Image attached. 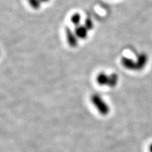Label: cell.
I'll return each instance as SVG.
<instances>
[{"mask_svg": "<svg viewBox=\"0 0 152 152\" xmlns=\"http://www.w3.org/2000/svg\"><path fill=\"white\" fill-rule=\"evenodd\" d=\"M91 102L94 107L97 109L101 115H108L110 111L109 106L107 104L104 102L99 95L97 94H94L91 96Z\"/></svg>", "mask_w": 152, "mask_h": 152, "instance_id": "cell-1", "label": "cell"}, {"mask_svg": "<svg viewBox=\"0 0 152 152\" xmlns=\"http://www.w3.org/2000/svg\"><path fill=\"white\" fill-rule=\"evenodd\" d=\"M66 37L70 47L75 48L77 46V45H78L77 37L76 36L75 33H73V30L68 27L66 28Z\"/></svg>", "mask_w": 152, "mask_h": 152, "instance_id": "cell-2", "label": "cell"}, {"mask_svg": "<svg viewBox=\"0 0 152 152\" xmlns=\"http://www.w3.org/2000/svg\"><path fill=\"white\" fill-rule=\"evenodd\" d=\"M121 64L124 68L130 71H137V63L134 60L131 59L128 57H123L121 58Z\"/></svg>", "mask_w": 152, "mask_h": 152, "instance_id": "cell-3", "label": "cell"}, {"mask_svg": "<svg viewBox=\"0 0 152 152\" xmlns=\"http://www.w3.org/2000/svg\"><path fill=\"white\" fill-rule=\"evenodd\" d=\"M75 33L77 38L81 39H85L87 37L88 30L85 27V26H81V25H80V26H76L75 27Z\"/></svg>", "mask_w": 152, "mask_h": 152, "instance_id": "cell-4", "label": "cell"}, {"mask_svg": "<svg viewBox=\"0 0 152 152\" xmlns=\"http://www.w3.org/2000/svg\"><path fill=\"white\" fill-rule=\"evenodd\" d=\"M137 68V71L143 69L147 63V56L145 54H141L137 56V59L136 61Z\"/></svg>", "mask_w": 152, "mask_h": 152, "instance_id": "cell-5", "label": "cell"}, {"mask_svg": "<svg viewBox=\"0 0 152 152\" xmlns=\"http://www.w3.org/2000/svg\"><path fill=\"white\" fill-rule=\"evenodd\" d=\"M109 76L104 73H101L96 77V82L101 86H108Z\"/></svg>", "mask_w": 152, "mask_h": 152, "instance_id": "cell-6", "label": "cell"}, {"mask_svg": "<svg viewBox=\"0 0 152 152\" xmlns=\"http://www.w3.org/2000/svg\"><path fill=\"white\" fill-rule=\"evenodd\" d=\"M118 83V76L116 73H113L109 75L108 86L110 87H115L117 85Z\"/></svg>", "mask_w": 152, "mask_h": 152, "instance_id": "cell-7", "label": "cell"}, {"mask_svg": "<svg viewBox=\"0 0 152 152\" xmlns=\"http://www.w3.org/2000/svg\"><path fill=\"white\" fill-rule=\"evenodd\" d=\"M80 20H81V16L77 13L73 14V16H71V21L72 23H73L74 26H80Z\"/></svg>", "mask_w": 152, "mask_h": 152, "instance_id": "cell-8", "label": "cell"}, {"mask_svg": "<svg viewBox=\"0 0 152 152\" xmlns=\"http://www.w3.org/2000/svg\"><path fill=\"white\" fill-rule=\"evenodd\" d=\"M30 7L34 9H39L41 7L42 1L40 0H28Z\"/></svg>", "mask_w": 152, "mask_h": 152, "instance_id": "cell-9", "label": "cell"}, {"mask_svg": "<svg viewBox=\"0 0 152 152\" xmlns=\"http://www.w3.org/2000/svg\"><path fill=\"white\" fill-rule=\"evenodd\" d=\"M84 26L88 30H92L94 28V23H93L92 19L90 18H87L85 19Z\"/></svg>", "mask_w": 152, "mask_h": 152, "instance_id": "cell-10", "label": "cell"}, {"mask_svg": "<svg viewBox=\"0 0 152 152\" xmlns=\"http://www.w3.org/2000/svg\"><path fill=\"white\" fill-rule=\"evenodd\" d=\"M149 152H152V144L149 146Z\"/></svg>", "mask_w": 152, "mask_h": 152, "instance_id": "cell-11", "label": "cell"}, {"mask_svg": "<svg viewBox=\"0 0 152 152\" xmlns=\"http://www.w3.org/2000/svg\"><path fill=\"white\" fill-rule=\"evenodd\" d=\"M42 2H48L49 0H40Z\"/></svg>", "mask_w": 152, "mask_h": 152, "instance_id": "cell-12", "label": "cell"}]
</instances>
